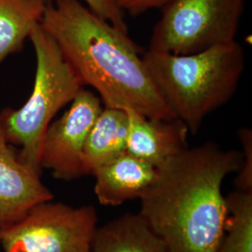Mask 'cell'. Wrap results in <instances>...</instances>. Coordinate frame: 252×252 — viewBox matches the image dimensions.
<instances>
[{
  "instance_id": "ba28073f",
  "label": "cell",
  "mask_w": 252,
  "mask_h": 252,
  "mask_svg": "<svg viewBox=\"0 0 252 252\" xmlns=\"http://www.w3.org/2000/svg\"><path fill=\"white\" fill-rule=\"evenodd\" d=\"M54 197L40 174L19 160L0 127V232L34 206Z\"/></svg>"
},
{
  "instance_id": "5b68a950",
  "label": "cell",
  "mask_w": 252,
  "mask_h": 252,
  "mask_svg": "<svg viewBox=\"0 0 252 252\" xmlns=\"http://www.w3.org/2000/svg\"><path fill=\"white\" fill-rule=\"evenodd\" d=\"M245 0H173L153 27L149 51L190 54L235 40Z\"/></svg>"
},
{
  "instance_id": "7c38bea8",
  "label": "cell",
  "mask_w": 252,
  "mask_h": 252,
  "mask_svg": "<svg viewBox=\"0 0 252 252\" xmlns=\"http://www.w3.org/2000/svg\"><path fill=\"white\" fill-rule=\"evenodd\" d=\"M92 252H170L139 213H126L101 227Z\"/></svg>"
},
{
  "instance_id": "30bf717a",
  "label": "cell",
  "mask_w": 252,
  "mask_h": 252,
  "mask_svg": "<svg viewBox=\"0 0 252 252\" xmlns=\"http://www.w3.org/2000/svg\"><path fill=\"white\" fill-rule=\"evenodd\" d=\"M92 176L100 204L118 207L140 198L156 179L157 167L126 152L97 167Z\"/></svg>"
},
{
  "instance_id": "e0dca14e",
  "label": "cell",
  "mask_w": 252,
  "mask_h": 252,
  "mask_svg": "<svg viewBox=\"0 0 252 252\" xmlns=\"http://www.w3.org/2000/svg\"><path fill=\"white\" fill-rule=\"evenodd\" d=\"M118 5L124 12L137 16L153 9H162L173 0H117Z\"/></svg>"
},
{
  "instance_id": "8992f818",
  "label": "cell",
  "mask_w": 252,
  "mask_h": 252,
  "mask_svg": "<svg viewBox=\"0 0 252 252\" xmlns=\"http://www.w3.org/2000/svg\"><path fill=\"white\" fill-rule=\"evenodd\" d=\"M98 217L92 205L53 200L29 209L0 232L2 252H92Z\"/></svg>"
},
{
  "instance_id": "8fae6325",
  "label": "cell",
  "mask_w": 252,
  "mask_h": 252,
  "mask_svg": "<svg viewBox=\"0 0 252 252\" xmlns=\"http://www.w3.org/2000/svg\"><path fill=\"white\" fill-rule=\"evenodd\" d=\"M128 129L126 109L103 107L83 146L85 176L92 175L97 167L126 153Z\"/></svg>"
},
{
  "instance_id": "52a82bcc",
  "label": "cell",
  "mask_w": 252,
  "mask_h": 252,
  "mask_svg": "<svg viewBox=\"0 0 252 252\" xmlns=\"http://www.w3.org/2000/svg\"><path fill=\"white\" fill-rule=\"evenodd\" d=\"M104 107L99 96L81 89L69 108L46 130L40 151V166L55 179L72 180L84 175L83 146Z\"/></svg>"
},
{
  "instance_id": "3957f363",
  "label": "cell",
  "mask_w": 252,
  "mask_h": 252,
  "mask_svg": "<svg viewBox=\"0 0 252 252\" xmlns=\"http://www.w3.org/2000/svg\"><path fill=\"white\" fill-rule=\"evenodd\" d=\"M142 58L163 102L191 135L234 97L245 68L243 48L236 40L195 54L148 50Z\"/></svg>"
},
{
  "instance_id": "6da1fadb",
  "label": "cell",
  "mask_w": 252,
  "mask_h": 252,
  "mask_svg": "<svg viewBox=\"0 0 252 252\" xmlns=\"http://www.w3.org/2000/svg\"><path fill=\"white\" fill-rule=\"evenodd\" d=\"M242 162L215 142L189 147L157 167L139 215L170 252H216L228 218L222 183Z\"/></svg>"
},
{
  "instance_id": "2e32d148",
  "label": "cell",
  "mask_w": 252,
  "mask_h": 252,
  "mask_svg": "<svg viewBox=\"0 0 252 252\" xmlns=\"http://www.w3.org/2000/svg\"><path fill=\"white\" fill-rule=\"evenodd\" d=\"M87 7L112 26L128 32L125 20V12L118 5L117 0H83Z\"/></svg>"
},
{
  "instance_id": "9a60e30c",
  "label": "cell",
  "mask_w": 252,
  "mask_h": 252,
  "mask_svg": "<svg viewBox=\"0 0 252 252\" xmlns=\"http://www.w3.org/2000/svg\"><path fill=\"white\" fill-rule=\"evenodd\" d=\"M238 137L242 145L243 162L234 181V188L240 191L252 192V131L242 127L238 131Z\"/></svg>"
},
{
  "instance_id": "7a4b0ae2",
  "label": "cell",
  "mask_w": 252,
  "mask_h": 252,
  "mask_svg": "<svg viewBox=\"0 0 252 252\" xmlns=\"http://www.w3.org/2000/svg\"><path fill=\"white\" fill-rule=\"evenodd\" d=\"M40 26L84 86L104 107L130 108L152 119H176L147 70L141 49L80 0H51Z\"/></svg>"
},
{
  "instance_id": "9c48e42d",
  "label": "cell",
  "mask_w": 252,
  "mask_h": 252,
  "mask_svg": "<svg viewBox=\"0 0 252 252\" xmlns=\"http://www.w3.org/2000/svg\"><path fill=\"white\" fill-rule=\"evenodd\" d=\"M126 109L129 129L126 152L158 167L189 148V130L179 119H152Z\"/></svg>"
},
{
  "instance_id": "5bb4252c",
  "label": "cell",
  "mask_w": 252,
  "mask_h": 252,
  "mask_svg": "<svg viewBox=\"0 0 252 252\" xmlns=\"http://www.w3.org/2000/svg\"><path fill=\"white\" fill-rule=\"evenodd\" d=\"M226 203L228 218L216 252H252V192L234 189Z\"/></svg>"
},
{
  "instance_id": "277c9868",
  "label": "cell",
  "mask_w": 252,
  "mask_h": 252,
  "mask_svg": "<svg viewBox=\"0 0 252 252\" xmlns=\"http://www.w3.org/2000/svg\"><path fill=\"white\" fill-rule=\"evenodd\" d=\"M28 38L36 53L33 91L22 108L1 110L0 127L9 144L20 147L19 160L41 175L40 151L46 130L84 85L40 24L33 28Z\"/></svg>"
},
{
  "instance_id": "4fadbf2b",
  "label": "cell",
  "mask_w": 252,
  "mask_h": 252,
  "mask_svg": "<svg viewBox=\"0 0 252 252\" xmlns=\"http://www.w3.org/2000/svg\"><path fill=\"white\" fill-rule=\"evenodd\" d=\"M51 0H0V64L24 49Z\"/></svg>"
}]
</instances>
